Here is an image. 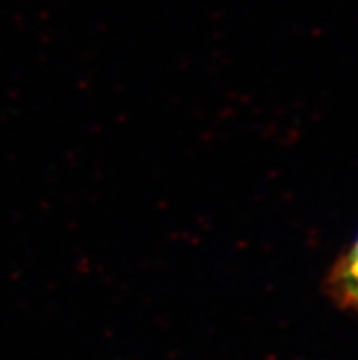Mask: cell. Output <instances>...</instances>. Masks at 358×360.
Segmentation results:
<instances>
[{
    "label": "cell",
    "mask_w": 358,
    "mask_h": 360,
    "mask_svg": "<svg viewBox=\"0 0 358 360\" xmlns=\"http://www.w3.org/2000/svg\"><path fill=\"white\" fill-rule=\"evenodd\" d=\"M326 289L335 304L358 313V234L333 264Z\"/></svg>",
    "instance_id": "cell-1"
}]
</instances>
